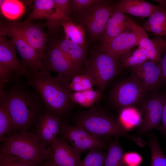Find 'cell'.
Instances as JSON below:
<instances>
[{
  "label": "cell",
  "instance_id": "6da1fadb",
  "mask_svg": "<svg viewBox=\"0 0 166 166\" xmlns=\"http://www.w3.org/2000/svg\"><path fill=\"white\" fill-rule=\"evenodd\" d=\"M0 99L6 104L13 125V132L28 130L44 111L40 97L18 81L0 93Z\"/></svg>",
  "mask_w": 166,
  "mask_h": 166
},
{
  "label": "cell",
  "instance_id": "7a4b0ae2",
  "mask_svg": "<svg viewBox=\"0 0 166 166\" xmlns=\"http://www.w3.org/2000/svg\"><path fill=\"white\" fill-rule=\"evenodd\" d=\"M25 76L28 85L38 93L50 112L61 118L70 110L73 103L69 97L73 92L64 78L58 75L53 76L45 70L29 71Z\"/></svg>",
  "mask_w": 166,
  "mask_h": 166
},
{
  "label": "cell",
  "instance_id": "3957f363",
  "mask_svg": "<svg viewBox=\"0 0 166 166\" xmlns=\"http://www.w3.org/2000/svg\"><path fill=\"white\" fill-rule=\"evenodd\" d=\"M0 140V152L15 156L38 164H42L52 156L51 148L43 146L36 133L29 130L13 132Z\"/></svg>",
  "mask_w": 166,
  "mask_h": 166
},
{
  "label": "cell",
  "instance_id": "277c9868",
  "mask_svg": "<svg viewBox=\"0 0 166 166\" xmlns=\"http://www.w3.org/2000/svg\"><path fill=\"white\" fill-rule=\"evenodd\" d=\"M76 124L80 125L93 135L99 138L123 136L143 148L146 143L141 138L128 134L118 122L100 108L91 107L75 117Z\"/></svg>",
  "mask_w": 166,
  "mask_h": 166
},
{
  "label": "cell",
  "instance_id": "5b68a950",
  "mask_svg": "<svg viewBox=\"0 0 166 166\" xmlns=\"http://www.w3.org/2000/svg\"><path fill=\"white\" fill-rule=\"evenodd\" d=\"M120 69L118 59L100 49L91 53L81 73L90 76L95 83L96 89L103 95L106 86Z\"/></svg>",
  "mask_w": 166,
  "mask_h": 166
},
{
  "label": "cell",
  "instance_id": "8992f818",
  "mask_svg": "<svg viewBox=\"0 0 166 166\" xmlns=\"http://www.w3.org/2000/svg\"><path fill=\"white\" fill-rule=\"evenodd\" d=\"M115 10V4L111 1L99 0L79 13L80 25L90 38H101L108 19Z\"/></svg>",
  "mask_w": 166,
  "mask_h": 166
},
{
  "label": "cell",
  "instance_id": "52a82bcc",
  "mask_svg": "<svg viewBox=\"0 0 166 166\" xmlns=\"http://www.w3.org/2000/svg\"><path fill=\"white\" fill-rule=\"evenodd\" d=\"M60 134L79 156L85 151L103 149L106 145L105 140L93 135L77 124L72 125L67 122L63 123Z\"/></svg>",
  "mask_w": 166,
  "mask_h": 166
},
{
  "label": "cell",
  "instance_id": "ba28073f",
  "mask_svg": "<svg viewBox=\"0 0 166 166\" xmlns=\"http://www.w3.org/2000/svg\"><path fill=\"white\" fill-rule=\"evenodd\" d=\"M44 26L26 20L23 22H2L0 25L22 37L35 50L42 59L49 39L48 34L44 30Z\"/></svg>",
  "mask_w": 166,
  "mask_h": 166
},
{
  "label": "cell",
  "instance_id": "9c48e42d",
  "mask_svg": "<svg viewBox=\"0 0 166 166\" xmlns=\"http://www.w3.org/2000/svg\"><path fill=\"white\" fill-rule=\"evenodd\" d=\"M42 64V70L55 72L69 83L77 74L73 64L61 50L57 41L50 40L48 43Z\"/></svg>",
  "mask_w": 166,
  "mask_h": 166
},
{
  "label": "cell",
  "instance_id": "30bf717a",
  "mask_svg": "<svg viewBox=\"0 0 166 166\" xmlns=\"http://www.w3.org/2000/svg\"><path fill=\"white\" fill-rule=\"evenodd\" d=\"M147 90L133 76L116 83L110 94L111 100L122 109L132 107L141 98Z\"/></svg>",
  "mask_w": 166,
  "mask_h": 166
},
{
  "label": "cell",
  "instance_id": "8fae6325",
  "mask_svg": "<svg viewBox=\"0 0 166 166\" xmlns=\"http://www.w3.org/2000/svg\"><path fill=\"white\" fill-rule=\"evenodd\" d=\"M146 36L148 35L144 29L137 26L133 30L123 33L101 44L100 49L119 59L138 46L141 39Z\"/></svg>",
  "mask_w": 166,
  "mask_h": 166
},
{
  "label": "cell",
  "instance_id": "7c38bea8",
  "mask_svg": "<svg viewBox=\"0 0 166 166\" xmlns=\"http://www.w3.org/2000/svg\"><path fill=\"white\" fill-rule=\"evenodd\" d=\"M0 35L9 37L13 41L21 57V61L25 68L32 72L42 70V58L22 37L1 26Z\"/></svg>",
  "mask_w": 166,
  "mask_h": 166
},
{
  "label": "cell",
  "instance_id": "4fadbf2b",
  "mask_svg": "<svg viewBox=\"0 0 166 166\" xmlns=\"http://www.w3.org/2000/svg\"><path fill=\"white\" fill-rule=\"evenodd\" d=\"M63 124L61 117L53 114L45 107L35 124V133L43 146L51 148L52 143L60 134Z\"/></svg>",
  "mask_w": 166,
  "mask_h": 166
},
{
  "label": "cell",
  "instance_id": "5bb4252c",
  "mask_svg": "<svg viewBox=\"0 0 166 166\" xmlns=\"http://www.w3.org/2000/svg\"><path fill=\"white\" fill-rule=\"evenodd\" d=\"M37 19L46 20V26L50 32H53L61 24L63 20H71L59 10L54 0L34 1L33 10L26 20L32 21Z\"/></svg>",
  "mask_w": 166,
  "mask_h": 166
},
{
  "label": "cell",
  "instance_id": "9a60e30c",
  "mask_svg": "<svg viewBox=\"0 0 166 166\" xmlns=\"http://www.w3.org/2000/svg\"><path fill=\"white\" fill-rule=\"evenodd\" d=\"M165 96H154L145 103L142 109L144 117L137 133L144 134L153 129L159 130Z\"/></svg>",
  "mask_w": 166,
  "mask_h": 166
},
{
  "label": "cell",
  "instance_id": "2e32d148",
  "mask_svg": "<svg viewBox=\"0 0 166 166\" xmlns=\"http://www.w3.org/2000/svg\"><path fill=\"white\" fill-rule=\"evenodd\" d=\"M16 48L13 41L4 36H0V71L12 75H25L28 70L18 60Z\"/></svg>",
  "mask_w": 166,
  "mask_h": 166
},
{
  "label": "cell",
  "instance_id": "e0dca14e",
  "mask_svg": "<svg viewBox=\"0 0 166 166\" xmlns=\"http://www.w3.org/2000/svg\"><path fill=\"white\" fill-rule=\"evenodd\" d=\"M130 69L132 75L147 90H155L163 82L160 64L148 60Z\"/></svg>",
  "mask_w": 166,
  "mask_h": 166
},
{
  "label": "cell",
  "instance_id": "ac0fdd59",
  "mask_svg": "<svg viewBox=\"0 0 166 166\" xmlns=\"http://www.w3.org/2000/svg\"><path fill=\"white\" fill-rule=\"evenodd\" d=\"M137 26L123 13L115 10L106 22L101 38V44L110 41L123 33L132 31Z\"/></svg>",
  "mask_w": 166,
  "mask_h": 166
},
{
  "label": "cell",
  "instance_id": "d6986e66",
  "mask_svg": "<svg viewBox=\"0 0 166 166\" xmlns=\"http://www.w3.org/2000/svg\"><path fill=\"white\" fill-rule=\"evenodd\" d=\"M51 148L52 159L56 166H81L82 161L80 156L62 136L57 137Z\"/></svg>",
  "mask_w": 166,
  "mask_h": 166
},
{
  "label": "cell",
  "instance_id": "ffe728a7",
  "mask_svg": "<svg viewBox=\"0 0 166 166\" xmlns=\"http://www.w3.org/2000/svg\"><path fill=\"white\" fill-rule=\"evenodd\" d=\"M115 10L141 17H149L162 8L143 0H121L115 4Z\"/></svg>",
  "mask_w": 166,
  "mask_h": 166
},
{
  "label": "cell",
  "instance_id": "44dd1931",
  "mask_svg": "<svg viewBox=\"0 0 166 166\" xmlns=\"http://www.w3.org/2000/svg\"><path fill=\"white\" fill-rule=\"evenodd\" d=\"M57 41L61 50L73 64L77 74H81L87 59L86 50L65 37Z\"/></svg>",
  "mask_w": 166,
  "mask_h": 166
},
{
  "label": "cell",
  "instance_id": "7402d4cb",
  "mask_svg": "<svg viewBox=\"0 0 166 166\" xmlns=\"http://www.w3.org/2000/svg\"><path fill=\"white\" fill-rule=\"evenodd\" d=\"M138 46L146 50L148 60L160 64L162 55L166 51V40L157 35L151 39L145 37L141 39Z\"/></svg>",
  "mask_w": 166,
  "mask_h": 166
},
{
  "label": "cell",
  "instance_id": "603a6c76",
  "mask_svg": "<svg viewBox=\"0 0 166 166\" xmlns=\"http://www.w3.org/2000/svg\"><path fill=\"white\" fill-rule=\"evenodd\" d=\"M61 25L64 30L65 37L67 39L86 49L87 45L85 32L82 26L76 24L72 20H65L61 21Z\"/></svg>",
  "mask_w": 166,
  "mask_h": 166
},
{
  "label": "cell",
  "instance_id": "cb8c5ba5",
  "mask_svg": "<svg viewBox=\"0 0 166 166\" xmlns=\"http://www.w3.org/2000/svg\"><path fill=\"white\" fill-rule=\"evenodd\" d=\"M143 27L155 35L166 37V10L162 8L153 13L145 21Z\"/></svg>",
  "mask_w": 166,
  "mask_h": 166
},
{
  "label": "cell",
  "instance_id": "d4e9b609",
  "mask_svg": "<svg viewBox=\"0 0 166 166\" xmlns=\"http://www.w3.org/2000/svg\"><path fill=\"white\" fill-rule=\"evenodd\" d=\"M0 11L6 19L14 20L24 13L25 7L22 2L17 0H0Z\"/></svg>",
  "mask_w": 166,
  "mask_h": 166
},
{
  "label": "cell",
  "instance_id": "484cf974",
  "mask_svg": "<svg viewBox=\"0 0 166 166\" xmlns=\"http://www.w3.org/2000/svg\"><path fill=\"white\" fill-rule=\"evenodd\" d=\"M119 60L121 69L133 67L148 60L146 50L138 47L123 55Z\"/></svg>",
  "mask_w": 166,
  "mask_h": 166
},
{
  "label": "cell",
  "instance_id": "4316f807",
  "mask_svg": "<svg viewBox=\"0 0 166 166\" xmlns=\"http://www.w3.org/2000/svg\"><path fill=\"white\" fill-rule=\"evenodd\" d=\"M141 121L140 113L136 109L129 107L122 109L120 114L118 122L126 131L139 125Z\"/></svg>",
  "mask_w": 166,
  "mask_h": 166
},
{
  "label": "cell",
  "instance_id": "83f0119b",
  "mask_svg": "<svg viewBox=\"0 0 166 166\" xmlns=\"http://www.w3.org/2000/svg\"><path fill=\"white\" fill-rule=\"evenodd\" d=\"M124 152L117 139L109 146L103 166H126L123 160Z\"/></svg>",
  "mask_w": 166,
  "mask_h": 166
},
{
  "label": "cell",
  "instance_id": "f1b7e54d",
  "mask_svg": "<svg viewBox=\"0 0 166 166\" xmlns=\"http://www.w3.org/2000/svg\"><path fill=\"white\" fill-rule=\"evenodd\" d=\"M148 144L151 151L150 166H166V156L161 149L157 138L151 134Z\"/></svg>",
  "mask_w": 166,
  "mask_h": 166
},
{
  "label": "cell",
  "instance_id": "f546056e",
  "mask_svg": "<svg viewBox=\"0 0 166 166\" xmlns=\"http://www.w3.org/2000/svg\"><path fill=\"white\" fill-rule=\"evenodd\" d=\"M95 83L92 78L85 74H77L69 84L70 89L73 92L83 91L93 89Z\"/></svg>",
  "mask_w": 166,
  "mask_h": 166
},
{
  "label": "cell",
  "instance_id": "4dcf8cb0",
  "mask_svg": "<svg viewBox=\"0 0 166 166\" xmlns=\"http://www.w3.org/2000/svg\"><path fill=\"white\" fill-rule=\"evenodd\" d=\"M13 131V122L7 107L4 101L0 100V139L9 135Z\"/></svg>",
  "mask_w": 166,
  "mask_h": 166
},
{
  "label": "cell",
  "instance_id": "1f68e13d",
  "mask_svg": "<svg viewBox=\"0 0 166 166\" xmlns=\"http://www.w3.org/2000/svg\"><path fill=\"white\" fill-rule=\"evenodd\" d=\"M98 150H90L82 161L81 166H103L107 153Z\"/></svg>",
  "mask_w": 166,
  "mask_h": 166
},
{
  "label": "cell",
  "instance_id": "d6a6232c",
  "mask_svg": "<svg viewBox=\"0 0 166 166\" xmlns=\"http://www.w3.org/2000/svg\"><path fill=\"white\" fill-rule=\"evenodd\" d=\"M42 164H38L15 156L0 152V166H42Z\"/></svg>",
  "mask_w": 166,
  "mask_h": 166
},
{
  "label": "cell",
  "instance_id": "836d02e7",
  "mask_svg": "<svg viewBox=\"0 0 166 166\" xmlns=\"http://www.w3.org/2000/svg\"><path fill=\"white\" fill-rule=\"evenodd\" d=\"M85 97L88 108L92 107L100 99L102 94L98 90L93 88L83 91Z\"/></svg>",
  "mask_w": 166,
  "mask_h": 166
},
{
  "label": "cell",
  "instance_id": "e575fe53",
  "mask_svg": "<svg viewBox=\"0 0 166 166\" xmlns=\"http://www.w3.org/2000/svg\"><path fill=\"white\" fill-rule=\"evenodd\" d=\"M99 0H71L72 11L78 13Z\"/></svg>",
  "mask_w": 166,
  "mask_h": 166
},
{
  "label": "cell",
  "instance_id": "d590c367",
  "mask_svg": "<svg viewBox=\"0 0 166 166\" xmlns=\"http://www.w3.org/2000/svg\"><path fill=\"white\" fill-rule=\"evenodd\" d=\"M123 160L126 165L138 166L141 162L142 158L138 153L132 152L124 154Z\"/></svg>",
  "mask_w": 166,
  "mask_h": 166
},
{
  "label": "cell",
  "instance_id": "8d00e7d4",
  "mask_svg": "<svg viewBox=\"0 0 166 166\" xmlns=\"http://www.w3.org/2000/svg\"><path fill=\"white\" fill-rule=\"evenodd\" d=\"M58 10L65 16H69L72 11L71 0H54Z\"/></svg>",
  "mask_w": 166,
  "mask_h": 166
},
{
  "label": "cell",
  "instance_id": "74e56055",
  "mask_svg": "<svg viewBox=\"0 0 166 166\" xmlns=\"http://www.w3.org/2000/svg\"><path fill=\"white\" fill-rule=\"evenodd\" d=\"M69 97L73 103H76L82 107L88 108L85 97L83 91L73 92L70 94Z\"/></svg>",
  "mask_w": 166,
  "mask_h": 166
},
{
  "label": "cell",
  "instance_id": "f35d334b",
  "mask_svg": "<svg viewBox=\"0 0 166 166\" xmlns=\"http://www.w3.org/2000/svg\"><path fill=\"white\" fill-rule=\"evenodd\" d=\"M162 124L159 131L163 134L166 135V94H165L163 107L162 118Z\"/></svg>",
  "mask_w": 166,
  "mask_h": 166
},
{
  "label": "cell",
  "instance_id": "ab89813d",
  "mask_svg": "<svg viewBox=\"0 0 166 166\" xmlns=\"http://www.w3.org/2000/svg\"><path fill=\"white\" fill-rule=\"evenodd\" d=\"M162 57L160 64L163 77V82L166 83V51Z\"/></svg>",
  "mask_w": 166,
  "mask_h": 166
},
{
  "label": "cell",
  "instance_id": "60d3db41",
  "mask_svg": "<svg viewBox=\"0 0 166 166\" xmlns=\"http://www.w3.org/2000/svg\"><path fill=\"white\" fill-rule=\"evenodd\" d=\"M42 166H56L53 162L52 158L45 161L42 164Z\"/></svg>",
  "mask_w": 166,
  "mask_h": 166
},
{
  "label": "cell",
  "instance_id": "b9f144b4",
  "mask_svg": "<svg viewBox=\"0 0 166 166\" xmlns=\"http://www.w3.org/2000/svg\"><path fill=\"white\" fill-rule=\"evenodd\" d=\"M126 166H138L136 165H127Z\"/></svg>",
  "mask_w": 166,
  "mask_h": 166
}]
</instances>
